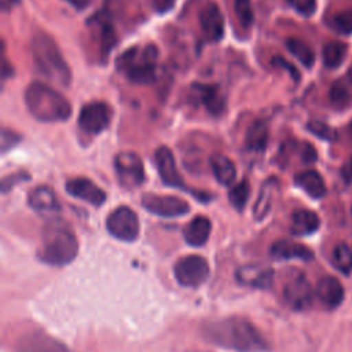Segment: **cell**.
<instances>
[{
  "label": "cell",
  "instance_id": "25",
  "mask_svg": "<svg viewBox=\"0 0 352 352\" xmlns=\"http://www.w3.org/2000/svg\"><path fill=\"white\" fill-rule=\"evenodd\" d=\"M210 168L216 180L223 186H231L236 179V168L224 154L214 153L210 157Z\"/></svg>",
  "mask_w": 352,
  "mask_h": 352
},
{
  "label": "cell",
  "instance_id": "34",
  "mask_svg": "<svg viewBox=\"0 0 352 352\" xmlns=\"http://www.w3.org/2000/svg\"><path fill=\"white\" fill-rule=\"evenodd\" d=\"M333 25L341 33H352V8L337 12L333 16Z\"/></svg>",
  "mask_w": 352,
  "mask_h": 352
},
{
  "label": "cell",
  "instance_id": "10",
  "mask_svg": "<svg viewBox=\"0 0 352 352\" xmlns=\"http://www.w3.org/2000/svg\"><path fill=\"white\" fill-rule=\"evenodd\" d=\"M106 228L110 235L124 242H133L139 235L138 214L128 206H118L106 220Z\"/></svg>",
  "mask_w": 352,
  "mask_h": 352
},
{
  "label": "cell",
  "instance_id": "2",
  "mask_svg": "<svg viewBox=\"0 0 352 352\" xmlns=\"http://www.w3.org/2000/svg\"><path fill=\"white\" fill-rule=\"evenodd\" d=\"M78 252V241L72 228L62 220L54 219L43 228L38 257L50 265H66Z\"/></svg>",
  "mask_w": 352,
  "mask_h": 352
},
{
  "label": "cell",
  "instance_id": "26",
  "mask_svg": "<svg viewBox=\"0 0 352 352\" xmlns=\"http://www.w3.org/2000/svg\"><path fill=\"white\" fill-rule=\"evenodd\" d=\"M296 184L304 190L309 197L318 199L322 198L326 192V186L322 176L316 170H304L296 175Z\"/></svg>",
  "mask_w": 352,
  "mask_h": 352
},
{
  "label": "cell",
  "instance_id": "37",
  "mask_svg": "<svg viewBox=\"0 0 352 352\" xmlns=\"http://www.w3.org/2000/svg\"><path fill=\"white\" fill-rule=\"evenodd\" d=\"M19 140H21V136L18 133H15L14 131L3 128V131H1V148H3V151H7V150L12 148L15 144L19 143Z\"/></svg>",
  "mask_w": 352,
  "mask_h": 352
},
{
  "label": "cell",
  "instance_id": "31",
  "mask_svg": "<svg viewBox=\"0 0 352 352\" xmlns=\"http://www.w3.org/2000/svg\"><path fill=\"white\" fill-rule=\"evenodd\" d=\"M249 194H250V186L246 180L239 182L238 184H235L230 192H228V201L230 204L234 206L235 210L242 212L246 206V202L249 199Z\"/></svg>",
  "mask_w": 352,
  "mask_h": 352
},
{
  "label": "cell",
  "instance_id": "32",
  "mask_svg": "<svg viewBox=\"0 0 352 352\" xmlns=\"http://www.w3.org/2000/svg\"><path fill=\"white\" fill-rule=\"evenodd\" d=\"M234 10L238 16L239 23L245 28L249 29L250 25L254 21V12L252 8V0H235L234 3Z\"/></svg>",
  "mask_w": 352,
  "mask_h": 352
},
{
  "label": "cell",
  "instance_id": "13",
  "mask_svg": "<svg viewBox=\"0 0 352 352\" xmlns=\"http://www.w3.org/2000/svg\"><path fill=\"white\" fill-rule=\"evenodd\" d=\"M15 352H72L65 344L41 330H29L21 334L15 344Z\"/></svg>",
  "mask_w": 352,
  "mask_h": 352
},
{
  "label": "cell",
  "instance_id": "14",
  "mask_svg": "<svg viewBox=\"0 0 352 352\" xmlns=\"http://www.w3.org/2000/svg\"><path fill=\"white\" fill-rule=\"evenodd\" d=\"M111 120L110 107L104 102H91L85 104L78 116V126L89 135L104 131Z\"/></svg>",
  "mask_w": 352,
  "mask_h": 352
},
{
  "label": "cell",
  "instance_id": "28",
  "mask_svg": "<svg viewBox=\"0 0 352 352\" xmlns=\"http://www.w3.org/2000/svg\"><path fill=\"white\" fill-rule=\"evenodd\" d=\"M286 47H287L289 52L294 58H297L305 67H308V69L312 67V65L315 62V54L307 43H304L300 38L292 37V38L286 40Z\"/></svg>",
  "mask_w": 352,
  "mask_h": 352
},
{
  "label": "cell",
  "instance_id": "22",
  "mask_svg": "<svg viewBox=\"0 0 352 352\" xmlns=\"http://www.w3.org/2000/svg\"><path fill=\"white\" fill-rule=\"evenodd\" d=\"M29 206L36 212H55L59 209V202L52 188L47 186H38L29 192Z\"/></svg>",
  "mask_w": 352,
  "mask_h": 352
},
{
  "label": "cell",
  "instance_id": "33",
  "mask_svg": "<svg viewBox=\"0 0 352 352\" xmlns=\"http://www.w3.org/2000/svg\"><path fill=\"white\" fill-rule=\"evenodd\" d=\"M329 96L334 106H346L349 102L351 94L342 81H337L331 85Z\"/></svg>",
  "mask_w": 352,
  "mask_h": 352
},
{
  "label": "cell",
  "instance_id": "11",
  "mask_svg": "<svg viewBox=\"0 0 352 352\" xmlns=\"http://www.w3.org/2000/svg\"><path fill=\"white\" fill-rule=\"evenodd\" d=\"M143 208L161 217H177L190 212V205L175 195H158L153 192H146L142 197Z\"/></svg>",
  "mask_w": 352,
  "mask_h": 352
},
{
  "label": "cell",
  "instance_id": "41",
  "mask_svg": "<svg viewBox=\"0 0 352 352\" xmlns=\"http://www.w3.org/2000/svg\"><path fill=\"white\" fill-rule=\"evenodd\" d=\"M72 7H74L76 10H84L88 7V4L91 3V0H66Z\"/></svg>",
  "mask_w": 352,
  "mask_h": 352
},
{
  "label": "cell",
  "instance_id": "4",
  "mask_svg": "<svg viewBox=\"0 0 352 352\" xmlns=\"http://www.w3.org/2000/svg\"><path fill=\"white\" fill-rule=\"evenodd\" d=\"M32 55L36 67L43 76L62 87L70 85L72 70L51 36L37 32L32 37Z\"/></svg>",
  "mask_w": 352,
  "mask_h": 352
},
{
  "label": "cell",
  "instance_id": "39",
  "mask_svg": "<svg viewBox=\"0 0 352 352\" xmlns=\"http://www.w3.org/2000/svg\"><path fill=\"white\" fill-rule=\"evenodd\" d=\"M272 65L282 66V67L287 69V70H289V73L293 76V78H294V80H298V73H297L296 67H294V66H292V65H289L283 58H280V56H275V58H272Z\"/></svg>",
  "mask_w": 352,
  "mask_h": 352
},
{
  "label": "cell",
  "instance_id": "36",
  "mask_svg": "<svg viewBox=\"0 0 352 352\" xmlns=\"http://www.w3.org/2000/svg\"><path fill=\"white\" fill-rule=\"evenodd\" d=\"M308 129H309L314 135L319 136L320 139H333V136H334L333 129H331L330 126H327L326 124H323V122L312 121V122L308 124Z\"/></svg>",
  "mask_w": 352,
  "mask_h": 352
},
{
  "label": "cell",
  "instance_id": "17",
  "mask_svg": "<svg viewBox=\"0 0 352 352\" xmlns=\"http://www.w3.org/2000/svg\"><path fill=\"white\" fill-rule=\"evenodd\" d=\"M191 96L195 103L202 104L212 116H220L224 111L226 100L213 85L194 82L191 87Z\"/></svg>",
  "mask_w": 352,
  "mask_h": 352
},
{
  "label": "cell",
  "instance_id": "42",
  "mask_svg": "<svg viewBox=\"0 0 352 352\" xmlns=\"http://www.w3.org/2000/svg\"><path fill=\"white\" fill-rule=\"evenodd\" d=\"M21 0H0V4H1V8L3 11H8L11 10L12 7H15L16 4H19Z\"/></svg>",
  "mask_w": 352,
  "mask_h": 352
},
{
  "label": "cell",
  "instance_id": "43",
  "mask_svg": "<svg viewBox=\"0 0 352 352\" xmlns=\"http://www.w3.org/2000/svg\"><path fill=\"white\" fill-rule=\"evenodd\" d=\"M1 72H3V78L12 74V67H11V65H8L6 58H3V62H1Z\"/></svg>",
  "mask_w": 352,
  "mask_h": 352
},
{
  "label": "cell",
  "instance_id": "15",
  "mask_svg": "<svg viewBox=\"0 0 352 352\" xmlns=\"http://www.w3.org/2000/svg\"><path fill=\"white\" fill-rule=\"evenodd\" d=\"M201 29L209 41H220L224 36V16L214 1L204 4L198 14Z\"/></svg>",
  "mask_w": 352,
  "mask_h": 352
},
{
  "label": "cell",
  "instance_id": "7",
  "mask_svg": "<svg viewBox=\"0 0 352 352\" xmlns=\"http://www.w3.org/2000/svg\"><path fill=\"white\" fill-rule=\"evenodd\" d=\"M154 161H155V165H157V169H158V173H160V177L162 180L164 184L169 186V187H175V188H182V190H186V191H191V194L199 199V201H209L210 199V195H208L206 192H199V191H194V190H190L180 172L177 170V166H176V160L172 154V151L168 148V147H160L157 151H155V155H154Z\"/></svg>",
  "mask_w": 352,
  "mask_h": 352
},
{
  "label": "cell",
  "instance_id": "9",
  "mask_svg": "<svg viewBox=\"0 0 352 352\" xmlns=\"http://www.w3.org/2000/svg\"><path fill=\"white\" fill-rule=\"evenodd\" d=\"M114 169L118 183L125 190L138 188L144 182V166L133 151H121L114 158Z\"/></svg>",
  "mask_w": 352,
  "mask_h": 352
},
{
  "label": "cell",
  "instance_id": "3",
  "mask_svg": "<svg viewBox=\"0 0 352 352\" xmlns=\"http://www.w3.org/2000/svg\"><path fill=\"white\" fill-rule=\"evenodd\" d=\"M25 103L29 113L38 121H66L72 114L69 100L52 87L34 81L25 91Z\"/></svg>",
  "mask_w": 352,
  "mask_h": 352
},
{
  "label": "cell",
  "instance_id": "16",
  "mask_svg": "<svg viewBox=\"0 0 352 352\" xmlns=\"http://www.w3.org/2000/svg\"><path fill=\"white\" fill-rule=\"evenodd\" d=\"M66 191L78 199H82L94 206H100L106 201V194L92 180L87 177H74L66 182Z\"/></svg>",
  "mask_w": 352,
  "mask_h": 352
},
{
  "label": "cell",
  "instance_id": "19",
  "mask_svg": "<svg viewBox=\"0 0 352 352\" xmlns=\"http://www.w3.org/2000/svg\"><path fill=\"white\" fill-rule=\"evenodd\" d=\"M315 294L323 307L334 309L344 300V287L337 278L323 276L316 285Z\"/></svg>",
  "mask_w": 352,
  "mask_h": 352
},
{
  "label": "cell",
  "instance_id": "29",
  "mask_svg": "<svg viewBox=\"0 0 352 352\" xmlns=\"http://www.w3.org/2000/svg\"><path fill=\"white\" fill-rule=\"evenodd\" d=\"M346 52V47L344 43L340 41H330L323 47V63L330 67L334 69L337 66L341 65L344 56Z\"/></svg>",
  "mask_w": 352,
  "mask_h": 352
},
{
  "label": "cell",
  "instance_id": "5",
  "mask_svg": "<svg viewBox=\"0 0 352 352\" xmlns=\"http://www.w3.org/2000/svg\"><path fill=\"white\" fill-rule=\"evenodd\" d=\"M158 48L153 44L132 47L118 55L116 67L132 84H153L158 77Z\"/></svg>",
  "mask_w": 352,
  "mask_h": 352
},
{
  "label": "cell",
  "instance_id": "12",
  "mask_svg": "<svg viewBox=\"0 0 352 352\" xmlns=\"http://www.w3.org/2000/svg\"><path fill=\"white\" fill-rule=\"evenodd\" d=\"M314 287L304 274L290 276L283 286V298L286 304L296 311L309 308L314 301Z\"/></svg>",
  "mask_w": 352,
  "mask_h": 352
},
{
  "label": "cell",
  "instance_id": "35",
  "mask_svg": "<svg viewBox=\"0 0 352 352\" xmlns=\"http://www.w3.org/2000/svg\"><path fill=\"white\" fill-rule=\"evenodd\" d=\"M287 3L304 16H311L316 10V0H287Z\"/></svg>",
  "mask_w": 352,
  "mask_h": 352
},
{
  "label": "cell",
  "instance_id": "24",
  "mask_svg": "<svg viewBox=\"0 0 352 352\" xmlns=\"http://www.w3.org/2000/svg\"><path fill=\"white\" fill-rule=\"evenodd\" d=\"M320 220L318 214L308 209H298L292 214L290 231L293 235H309L319 228Z\"/></svg>",
  "mask_w": 352,
  "mask_h": 352
},
{
  "label": "cell",
  "instance_id": "38",
  "mask_svg": "<svg viewBox=\"0 0 352 352\" xmlns=\"http://www.w3.org/2000/svg\"><path fill=\"white\" fill-rule=\"evenodd\" d=\"M26 179H29V175H26L25 172H18V173H12V175H10V176H7V177H4L3 179V182H1V188H3V192H7L10 188H12L16 183H19V182H23V180H26Z\"/></svg>",
  "mask_w": 352,
  "mask_h": 352
},
{
  "label": "cell",
  "instance_id": "8",
  "mask_svg": "<svg viewBox=\"0 0 352 352\" xmlns=\"http://www.w3.org/2000/svg\"><path fill=\"white\" fill-rule=\"evenodd\" d=\"M87 26L89 28L92 38L98 44L100 58L104 60L118 41L111 15L106 11H99L87 21Z\"/></svg>",
  "mask_w": 352,
  "mask_h": 352
},
{
  "label": "cell",
  "instance_id": "23",
  "mask_svg": "<svg viewBox=\"0 0 352 352\" xmlns=\"http://www.w3.org/2000/svg\"><path fill=\"white\" fill-rule=\"evenodd\" d=\"M278 192V180L275 177L267 179L260 190V194L253 206V216L257 221L263 220L272 208L275 194Z\"/></svg>",
  "mask_w": 352,
  "mask_h": 352
},
{
  "label": "cell",
  "instance_id": "40",
  "mask_svg": "<svg viewBox=\"0 0 352 352\" xmlns=\"http://www.w3.org/2000/svg\"><path fill=\"white\" fill-rule=\"evenodd\" d=\"M176 0H153V6L157 12H168L175 6Z\"/></svg>",
  "mask_w": 352,
  "mask_h": 352
},
{
  "label": "cell",
  "instance_id": "18",
  "mask_svg": "<svg viewBox=\"0 0 352 352\" xmlns=\"http://www.w3.org/2000/svg\"><path fill=\"white\" fill-rule=\"evenodd\" d=\"M239 283L257 287V289H267L272 283L274 271L270 267L260 265V264H248L239 267L235 274Z\"/></svg>",
  "mask_w": 352,
  "mask_h": 352
},
{
  "label": "cell",
  "instance_id": "27",
  "mask_svg": "<svg viewBox=\"0 0 352 352\" xmlns=\"http://www.w3.org/2000/svg\"><path fill=\"white\" fill-rule=\"evenodd\" d=\"M267 142H268V126H267V124L261 120L254 121L246 132L245 147L249 151H264L265 147H267Z\"/></svg>",
  "mask_w": 352,
  "mask_h": 352
},
{
  "label": "cell",
  "instance_id": "30",
  "mask_svg": "<svg viewBox=\"0 0 352 352\" xmlns=\"http://www.w3.org/2000/svg\"><path fill=\"white\" fill-rule=\"evenodd\" d=\"M333 261L342 274L348 275L352 271V248L346 243H338L333 250Z\"/></svg>",
  "mask_w": 352,
  "mask_h": 352
},
{
  "label": "cell",
  "instance_id": "20",
  "mask_svg": "<svg viewBox=\"0 0 352 352\" xmlns=\"http://www.w3.org/2000/svg\"><path fill=\"white\" fill-rule=\"evenodd\" d=\"M270 254L275 260H312L314 253L309 248H307L302 243H297L289 239H279L272 243L270 249Z\"/></svg>",
  "mask_w": 352,
  "mask_h": 352
},
{
  "label": "cell",
  "instance_id": "1",
  "mask_svg": "<svg viewBox=\"0 0 352 352\" xmlns=\"http://www.w3.org/2000/svg\"><path fill=\"white\" fill-rule=\"evenodd\" d=\"M204 338L220 348L235 352H263L268 349L267 341L258 329L243 318H224L206 322L201 327Z\"/></svg>",
  "mask_w": 352,
  "mask_h": 352
},
{
  "label": "cell",
  "instance_id": "6",
  "mask_svg": "<svg viewBox=\"0 0 352 352\" xmlns=\"http://www.w3.org/2000/svg\"><path fill=\"white\" fill-rule=\"evenodd\" d=\"M176 280L186 287L201 286L210 274L209 263L205 257L198 254H190L179 258L173 267Z\"/></svg>",
  "mask_w": 352,
  "mask_h": 352
},
{
  "label": "cell",
  "instance_id": "21",
  "mask_svg": "<svg viewBox=\"0 0 352 352\" xmlns=\"http://www.w3.org/2000/svg\"><path fill=\"white\" fill-rule=\"evenodd\" d=\"M210 231H212L210 220L205 216H197L186 226L183 231L184 241L190 246H195V248L204 246L210 236Z\"/></svg>",
  "mask_w": 352,
  "mask_h": 352
}]
</instances>
